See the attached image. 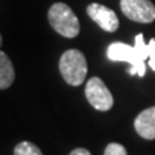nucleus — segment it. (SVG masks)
Masks as SVG:
<instances>
[{"instance_id": "1", "label": "nucleus", "mask_w": 155, "mask_h": 155, "mask_svg": "<svg viewBox=\"0 0 155 155\" xmlns=\"http://www.w3.org/2000/svg\"><path fill=\"white\" fill-rule=\"evenodd\" d=\"M106 54L109 60L114 62L130 64V69L128 70L129 75H138L141 78L145 75V71H146L145 61L146 58H149V45L145 43L142 34L136 35L133 47L120 41L111 43Z\"/></svg>"}, {"instance_id": "2", "label": "nucleus", "mask_w": 155, "mask_h": 155, "mask_svg": "<svg viewBox=\"0 0 155 155\" xmlns=\"http://www.w3.org/2000/svg\"><path fill=\"white\" fill-rule=\"evenodd\" d=\"M60 72L67 84L72 87L83 84L88 72L85 56L78 49L66 51L60 58Z\"/></svg>"}, {"instance_id": "3", "label": "nucleus", "mask_w": 155, "mask_h": 155, "mask_svg": "<svg viewBox=\"0 0 155 155\" xmlns=\"http://www.w3.org/2000/svg\"><path fill=\"white\" fill-rule=\"evenodd\" d=\"M48 19L53 30L65 38H75L80 31L79 19L65 3H56L49 8Z\"/></svg>"}, {"instance_id": "4", "label": "nucleus", "mask_w": 155, "mask_h": 155, "mask_svg": "<svg viewBox=\"0 0 155 155\" xmlns=\"http://www.w3.org/2000/svg\"><path fill=\"white\" fill-rule=\"evenodd\" d=\"M85 96L89 104L98 111H107L113 107L114 98L102 79L97 76L91 78L85 85Z\"/></svg>"}, {"instance_id": "5", "label": "nucleus", "mask_w": 155, "mask_h": 155, "mask_svg": "<svg viewBox=\"0 0 155 155\" xmlns=\"http://www.w3.org/2000/svg\"><path fill=\"white\" fill-rule=\"evenodd\" d=\"M120 8L130 21L150 23L155 19V5L150 0H120Z\"/></svg>"}, {"instance_id": "6", "label": "nucleus", "mask_w": 155, "mask_h": 155, "mask_svg": "<svg viewBox=\"0 0 155 155\" xmlns=\"http://www.w3.org/2000/svg\"><path fill=\"white\" fill-rule=\"evenodd\" d=\"M88 16L98 25L102 30L114 32L119 28V19L113 9L98 3H93L87 8Z\"/></svg>"}, {"instance_id": "7", "label": "nucleus", "mask_w": 155, "mask_h": 155, "mask_svg": "<svg viewBox=\"0 0 155 155\" xmlns=\"http://www.w3.org/2000/svg\"><path fill=\"white\" fill-rule=\"evenodd\" d=\"M134 129L142 138L155 140V106L141 111L134 120Z\"/></svg>"}, {"instance_id": "8", "label": "nucleus", "mask_w": 155, "mask_h": 155, "mask_svg": "<svg viewBox=\"0 0 155 155\" xmlns=\"http://www.w3.org/2000/svg\"><path fill=\"white\" fill-rule=\"evenodd\" d=\"M14 67L5 52H0V88L7 89L14 81Z\"/></svg>"}, {"instance_id": "9", "label": "nucleus", "mask_w": 155, "mask_h": 155, "mask_svg": "<svg viewBox=\"0 0 155 155\" xmlns=\"http://www.w3.org/2000/svg\"><path fill=\"white\" fill-rule=\"evenodd\" d=\"M14 155H43L36 145H34L28 141L19 142L16 147H14Z\"/></svg>"}, {"instance_id": "10", "label": "nucleus", "mask_w": 155, "mask_h": 155, "mask_svg": "<svg viewBox=\"0 0 155 155\" xmlns=\"http://www.w3.org/2000/svg\"><path fill=\"white\" fill-rule=\"evenodd\" d=\"M104 155H128V154H127V150H125V147L123 145L116 143V142H111L106 146Z\"/></svg>"}, {"instance_id": "11", "label": "nucleus", "mask_w": 155, "mask_h": 155, "mask_svg": "<svg viewBox=\"0 0 155 155\" xmlns=\"http://www.w3.org/2000/svg\"><path fill=\"white\" fill-rule=\"evenodd\" d=\"M149 65L155 71V39H150L149 43Z\"/></svg>"}, {"instance_id": "12", "label": "nucleus", "mask_w": 155, "mask_h": 155, "mask_svg": "<svg viewBox=\"0 0 155 155\" xmlns=\"http://www.w3.org/2000/svg\"><path fill=\"white\" fill-rule=\"evenodd\" d=\"M70 155H92L87 149H83V147H79V149H75L72 150L70 153Z\"/></svg>"}]
</instances>
